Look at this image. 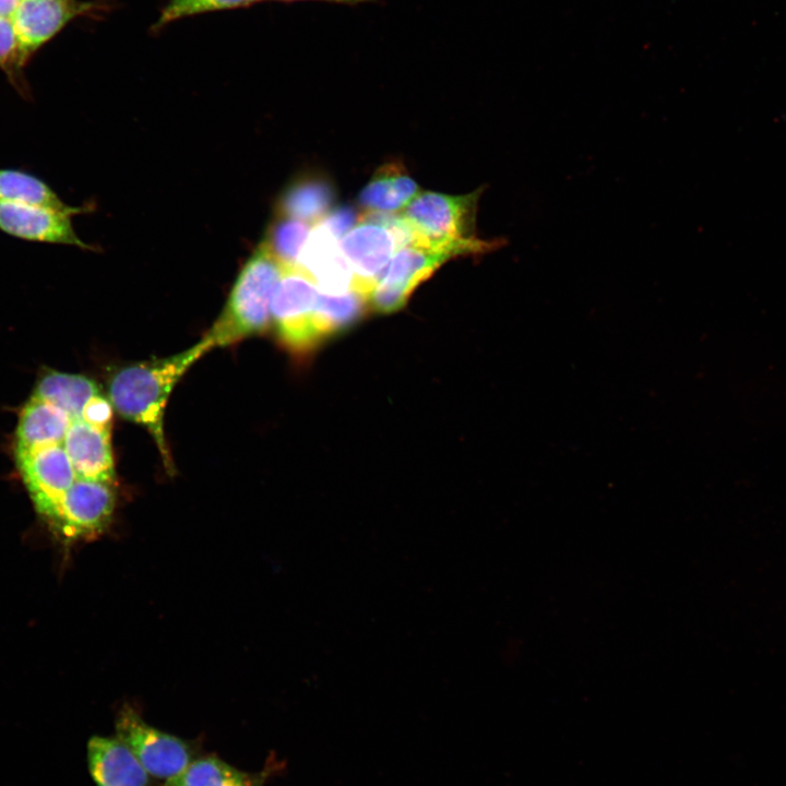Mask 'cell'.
Listing matches in <instances>:
<instances>
[{"label":"cell","instance_id":"6da1fadb","mask_svg":"<svg viewBox=\"0 0 786 786\" xmlns=\"http://www.w3.org/2000/svg\"><path fill=\"white\" fill-rule=\"evenodd\" d=\"M212 348V343L203 337L176 355L126 367L109 383L112 407L120 416L147 429L167 467L172 462L164 433L166 403L186 371Z\"/></svg>","mask_w":786,"mask_h":786},{"label":"cell","instance_id":"7a4b0ae2","mask_svg":"<svg viewBox=\"0 0 786 786\" xmlns=\"http://www.w3.org/2000/svg\"><path fill=\"white\" fill-rule=\"evenodd\" d=\"M481 192L483 188L463 195L419 192L398 213L408 231V243L450 251L456 257L487 253L504 245V240H484L476 236Z\"/></svg>","mask_w":786,"mask_h":786},{"label":"cell","instance_id":"3957f363","mask_svg":"<svg viewBox=\"0 0 786 786\" xmlns=\"http://www.w3.org/2000/svg\"><path fill=\"white\" fill-rule=\"evenodd\" d=\"M284 265L261 241L239 273L225 308L204 336L213 347L228 346L265 330Z\"/></svg>","mask_w":786,"mask_h":786},{"label":"cell","instance_id":"277c9868","mask_svg":"<svg viewBox=\"0 0 786 786\" xmlns=\"http://www.w3.org/2000/svg\"><path fill=\"white\" fill-rule=\"evenodd\" d=\"M409 242L398 214H367L340 239L352 271V289L368 295L381 281L395 252Z\"/></svg>","mask_w":786,"mask_h":786},{"label":"cell","instance_id":"5b68a950","mask_svg":"<svg viewBox=\"0 0 786 786\" xmlns=\"http://www.w3.org/2000/svg\"><path fill=\"white\" fill-rule=\"evenodd\" d=\"M319 288L299 265L284 266L271 303V321L282 345L305 356L320 344L313 327Z\"/></svg>","mask_w":786,"mask_h":786},{"label":"cell","instance_id":"8992f818","mask_svg":"<svg viewBox=\"0 0 786 786\" xmlns=\"http://www.w3.org/2000/svg\"><path fill=\"white\" fill-rule=\"evenodd\" d=\"M115 728L116 737L128 746L146 772L164 784L198 758L195 743L148 725L131 706L120 710Z\"/></svg>","mask_w":786,"mask_h":786},{"label":"cell","instance_id":"52a82bcc","mask_svg":"<svg viewBox=\"0 0 786 786\" xmlns=\"http://www.w3.org/2000/svg\"><path fill=\"white\" fill-rule=\"evenodd\" d=\"M455 257L445 250L414 243L403 246L393 255L381 281L368 295L369 310L388 314L402 309L421 282Z\"/></svg>","mask_w":786,"mask_h":786},{"label":"cell","instance_id":"ba28073f","mask_svg":"<svg viewBox=\"0 0 786 786\" xmlns=\"http://www.w3.org/2000/svg\"><path fill=\"white\" fill-rule=\"evenodd\" d=\"M104 7L80 0H21L11 17L24 66L71 21L94 16Z\"/></svg>","mask_w":786,"mask_h":786},{"label":"cell","instance_id":"9c48e42d","mask_svg":"<svg viewBox=\"0 0 786 786\" xmlns=\"http://www.w3.org/2000/svg\"><path fill=\"white\" fill-rule=\"evenodd\" d=\"M115 501L112 483L79 479L48 523L68 538L95 535L109 523Z\"/></svg>","mask_w":786,"mask_h":786},{"label":"cell","instance_id":"30bf717a","mask_svg":"<svg viewBox=\"0 0 786 786\" xmlns=\"http://www.w3.org/2000/svg\"><path fill=\"white\" fill-rule=\"evenodd\" d=\"M84 210L70 205L53 209L0 203V231L31 242L90 249L91 247L76 235L72 225V216Z\"/></svg>","mask_w":786,"mask_h":786},{"label":"cell","instance_id":"8fae6325","mask_svg":"<svg viewBox=\"0 0 786 786\" xmlns=\"http://www.w3.org/2000/svg\"><path fill=\"white\" fill-rule=\"evenodd\" d=\"M111 427L88 421L72 414L69 425L59 433L78 479L114 483L115 467L110 440Z\"/></svg>","mask_w":786,"mask_h":786},{"label":"cell","instance_id":"7c38bea8","mask_svg":"<svg viewBox=\"0 0 786 786\" xmlns=\"http://www.w3.org/2000/svg\"><path fill=\"white\" fill-rule=\"evenodd\" d=\"M298 265L322 293L340 295L353 290V274L341 251L340 239L319 223L313 225L306 240Z\"/></svg>","mask_w":786,"mask_h":786},{"label":"cell","instance_id":"4fadbf2b","mask_svg":"<svg viewBox=\"0 0 786 786\" xmlns=\"http://www.w3.org/2000/svg\"><path fill=\"white\" fill-rule=\"evenodd\" d=\"M88 773L96 786H152L151 775L118 737L92 736L86 745Z\"/></svg>","mask_w":786,"mask_h":786},{"label":"cell","instance_id":"5bb4252c","mask_svg":"<svg viewBox=\"0 0 786 786\" xmlns=\"http://www.w3.org/2000/svg\"><path fill=\"white\" fill-rule=\"evenodd\" d=\"M419 193L417 182L401 162L380 166L358 195V204L367 214H398Z\"/></svg>","mask_w":786,"mask_h":786},{"label":"cell","instance_id":"9a60e30c","mask_svg":"<svg viewBox=\"0 0 786 786\" xmlns=\"http://www.w3.org/2000/svg\"><path fill=\"white\" fill-rule=\"evenodd\" d=\"M335 199L332 183L322 176L305 177L283 193L278 215L300 219L312 225L330 211Z\"/></svg>","mask_w":786,"mask_h":786},{"label":"cell","instance_id":"2e32d148","mask_svg":"<svg viewBox=\"0 0 786 786\" xmlns=\"http://www.w3.org/2000/svg\"><path fill=\"white\" fill-rule=\"evenodd\" d=\"M369 310L368 298L355 290L333 295L319 290L313 327L319 344L348 330Z\"/></svg>","mask_w":786,"mask_h":786},{"label":"cell","instance_id":"e0dca14e","mask_svg":"<svg viewBox=\"0 0 786 786\" xmlns=\"http://www.w3.org/2000/svg\"><path fill=\"white\" fill-rule=\"evenodd\" d=\"M275 767L243 772L215 755L198 757L181 774L164 786H264Z\"/></svg>","mask_w":786,"mask_h":786},{"label":"cell","instance_id":"ac0fdd59","mask_svg":"<svg viewBox=\"0 0 786 786\" xmlns=\"http://www.w3.org/2000/svg\"><path fill=\"white\" fill-rule=\"evenodd\" d=\"M0 203L53 209L69 206L43 179L12 168H0Z\"/></svg>","mask_w":786,"mask_h":786},{"label":"cell","instance_id":"d6986e66","mask_svg":"<svg viewBox=\"0 0 786 786\" xmlns=\"http://www.w3.org/2000/svg\"><path fill=\"white\" fill-rule=\"evenodd\" d=\"M312 227L310 223L278 215L262 241L282 265L295 266Z\"/></svg>","mask_w":786,"mask_h":786},{"label":"cell","instance_id":"ffe728a7","mask_svg":"<svg viewBox=\"0 0 786 786\" xmlns=\"http://www.w3.org/2000/svg\"><path fill=\"white\" fill-rule=\"evenodd\" d=\"M261 0H169L163 8L155 29H159L175 21L207 12L231 10L252 5Z\"/></svg>","mask_w":786,"mask_h":786},{"label":"cell","instance_id":"44dd1931","mask_svg":"<svg viewBox=\"0 0 786 786\" xmlns=\"http://www.w3.org/2000/svg\"><path fill=\"white\" fill-rule=\"evenodd\" d=\"M24 67L13 24L11 20L0 17V69L11 84L25 96L28 87L22 74Z\"/></svg>","mask_w":786,"mask_h":786},{"label":"cell","instance_id":"7402d4cb","mask_svg":"<svg viewBox=\"0 0 786 786\" xmlns=\"http://www.w3.org/2000/svg\"><path fill=\"white\" fill-rule=\"evenodd\" d=\"M361 213L352 206H340L331 210L320 222L327 231L341 239L360 221Z\"/></svg>","mask_w":786,"mask_h":786},{"label":"cell","instance_id":"603a6c76","mask_svg":"<svg viewBox=\"0 0 786 786\" xmlns=\"http://www.w3.org/2000/svg\"><path fill=\"white\" fill-rule=\"evenodd\" d=\"M21 0H0V17L11 20Z\"/></svg>","mask_w":786,"mask_h":786},{"label":"cell","instance_id":"cb8c5ba5","mask_svg":"<svg viewBox=\"0 0 786 786\" xmlns=\"http://www.w3.org/2000/svg\"><path fill=\"white\" fill-rule=\"evenodd\" d=\"M272 1H281V2L324 1V2L338 3V4L356 5V4L366 3V2H373L374 0H272Z\"/></svg>","mask_w":786,"mask_h":786}]
</instances>
